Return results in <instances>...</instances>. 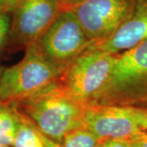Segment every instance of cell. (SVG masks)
<instances>
[{
  "label": "cell",
  "instance_id": "cell-1",
  "mask_svg": "<svg viewBox=\"0 0 147 147\" xmlns=\"http://www.w3.org/2000/svg\"><path fill=\"white\" fill-rule=\"evenodd\" d=\"M10 105L60 144L69 132L84 127L85 105L69 96L60 82Z\"/></svg>",
  "mask_w": 147,
  "mask_h": 147
},
{
  "label": "cell",
  "instance_id": "cell-2",
  "mask_svg": "<svg viewBox=\"0 0 147 147\" xmlns=\"http://www.w3.org/2000/svg\"><path fill=\"white\" fill-rule=\"evenodd\" d=\"M90 104L147 106V39L115 55L105 88Z\"/></svg>",
  "mask_w": 147,
  "mask_h": 147
},
{
  "label": "cell",
  "instance_id": "cell-3",
  "mask_svg": "<svg viewBox=\"0 0 147 147\" xmlns=\"http://www.w3.org/2000/svg\"><path fill=\"white\" fill-rule=\"evenodd\" d=\"M25 49L21 61L5 67L0 76V100L8 105L60 82L65 71L51 62L35 42Z\"/></svg>",
  "mask_w": 147,
  "mask_h": 147
},
{
  "label": "cell",
  "instance_id": "cell-4",
  "mask_svg": "<svg viewBox=\"0 0 147 147\" xmlns=\"http://www.w3.org/2000/svg\"><path fill=\"white\" fill-rule=\"evenodd\" d=\"M114 61L113 54L87 48L65 69L60 84L73 99L88 105L105 88Z\"/></svg>",
  "mask_w": 147,
  "mask_h": 147
},
{
  "label": "cell",
  "instance_id": "cell-5",
  "mask_svg": "<svg viewBox=\"0 0 147 147\" xmlns=\"http://www.w3.org/2000/svg\"><path fill=\"white\" fill-rule=\"evenodd\" d=\"M84 127L101 139L131 141L147 132V110L131 105H85Z\"/></svg>",
  "mask_w": 147,
  "mask_h": 147
},
{
  "label": "cell",
  "instance_id": "cell-6",
  "mask_svg": "<svg viewBox=\"0 0 147 147\" xmlns=\"http://www.w3.org/2000/svg\"><path fill=\"white\" fill-rule=\"evenodd\" d=\"M35 43L51 62L65 70L92 42L73 13L64 9Z\"/></svg>",
  "mask_w": 147,
  "mask_h": 147
},
{
  "label": "cell",
  "instance_id": "cell-7",
  "mask_svg": "<svg viewBox=\"0 0 147 147\" xmlns=\"http://www.w3.org/2000/svg\"><path fill=\"white\" fill-rule=\"evenodd\" d=\"M133 5L134 0H78L66 10L94 43L113 34L130 16Z\"/></svg>",
  "mask_w": 147,
  "mask_h": 147
},
{
  "label": "cell",
  "instance_id": "cell-8",
  "mask_svg": "<svg viewBox=\"0 0 147 147\" xmlns=\"http://www.w3.org/2000/svg\"><path fill=\"white\" fill-rule=\"evenodd\" d=\"M61 11L55 0H21L11 11L8 42L25 48L36 42Z\"/></svg>",
  "mask_w": 147,
  "mask_h": 147
},
{
  "label": "cell",
  "instance_id": "cell-9",
  "mask_svg": "<svg viewBox=\"0 0 147 147\" xmlns=\"http://www.w3.org/2000/svg\"><path fill=\"white\" fill-rule=\"evenodd\" d=\"M147 39V0H134L130 16L113 34L88 48L117 55Z\"/></svg>",
  "mask_w": 147,
  "mask_h": 147
},
{
  "label": "cell",
  "instance_id": "cell-10",
  "mask_svg": "<svg viewBox=\"0 0 147 147\" xmlns=\"http://www.w3.org/2000/svg\"><path fill=\"white\" fill-rule=\"evenodd\" d=\"M20 122V113L0 100V145L12 146Z\"/></svg>",
  "mask_w": 147,
  "mask_h": 147
},
{
  "label": "cell",
  "instance_id": "cell-11",
  "mask_svg": "<svg viewBox=\"0 0 147 147\" xmlns=\"http://www.w3.org/2000/svg\"><path fill=\"white\" fill-rule=\"evenodd\" d=\"M12 147H46L41 133L24 115L20 114L19 126Z\"/></svg>",
  "mask_w": 147,
  "mask_h": 147
},
{
  "label": "cell",
  "instance_id": "cell-12",
  "mask_svg": "<svg viewBox=\"0 0 147 147\" xmlns=\"http://www.w3.org/2000/svg\"><path fill=\"white\" fill-rule=\"evenodd\" d=\"M100 141L86 127H80L69 132L61 143L62 147H96Z\"/></svg>",
  "mask_w": 147,
  "mask_h": 147
},
{
  "label": "cell",
  "instance_id": "cell-13",
  "mask_svg": "<svg viewBox=\"0 0 147 147\" xmlns=\"http://www.w3.org/2000/svg\"><path fill=\"white\" fill-rule=\"evenodd\" d=\"M11 12L0 8V53L8 43L11 23Z\"/></svg>",
  "mask_w": 147,
  "mask_h": 147
},
{
  "label": "cell",
  "instance_id": "cell-14",
  "mask_svg": "<svg viewBox=\"0 0 147 147\" xmlns=\"http://www.w3.org/2000/svg\"><path fill=\"white\" fill-rule=\"evenodd\" d=\"M96 147H130V141L119 139H101Z\"/></svg>",
  "mask_w": 147,
  "mask_h": 147
},
{
  "label": "cell",
  "instance_id": "cell-15",
  "mask_svg": "<svg viewBox=\"0 0 147 147\" xmlns=\"http://www.w3.org/2000/svg\"><path fill=\"white\" fill-rule=\"evenodd\" d=\"M21 0H0V8L2 10L11 12Z\"/></svg>",
  "mask_w": 147,
  "mask_h": 147
},
{
  "label": "cell",
  "instance_id": "cell-16",
  "mask_svg": "<svg viewBox=\"0 0 147 147\" xmlns=\"http://www.w3.org/2000/svg\"><path fill=\"white\" fill-rule=\"evenodd\" d=\"M130 147H147V132L130 141Z\"/></svg>",
  "mask_w": 147,
  "mask_h": 147
},
{
  "label": "cell",
  "instance_id": "cell-17",
  "mask_svg": "<svg viewBox=\"0 0 147 147\" xmlns=\"http://www.w3.org/2000/svg\"><path fill=\"white\" fill-rule=\"evenodd\" d=\"M41 136H42V141H43V142H44V144H45L46 147H62L60 143L54 142V141H53V140H51V139L47 138V137L43 136L42 133H41Z\"/></svg>",
  "mask_w": 147,
  "mask_h": 147
},
{
  "label": "cell",
  "instance_id": "cell-18",
  "mask_svg": "<svg viewBox=\"0 0 147 147\" xmlns=\"http://www.w3.org/2000/svg\"><path fill=\"white\" fill-rule=\"evenodd\" d=\"M55 1L61 6V9L63 10V9L68 8L69 6H71L74 3H76L78 0H55Z\"/></svg>",
  "mask_w": 147,
  "mask_h": 147
},
{
  "label": "cell",
  "instance_id": "cell-19",
  "mask_svg": "<svg viewBox=\"0 0 147 147\" xmlns=\"http://www.w3.org/2000/svg\"><path fill=\"white\" fill-rule=\"evenodd\" d=\"M4 69H5L4 66H3L2 65H0V76H1V74H2V73H3V71Z\"/></svg>",
  "mask_w": 147,
  "mask_h": 147
},
{
  "label": "cell",
  "instance_id": "cell-20",
  "mask_svg": "<svg viewBox=\"0 0 147 147\" xmlns=\"http://www.w3.org/2000/svg\"><path fill=\"white\" fill-rule=\"evenodd\" d=\"M0 147H12L11 146H3V145H0Z\"/></svg>",
  "mask_w": 147,
  "mask_h": 147
},
{
  "label": "cell",
  "instance_id": "cell-21",
  "mask_svg": "<svg viewBox=\"0 0 147 147\" xmlns=\"http://www.w3.org/2000/svg\"><path fill=\"white\" fill-rule=\"evenodd\" d=\"M146 110H147V106H146Z\"/></svg>",
  "mask_w": 147,
  "mask_h": 147
}]
</instances>
